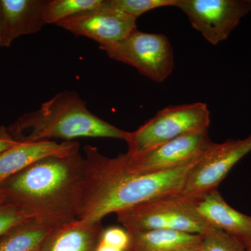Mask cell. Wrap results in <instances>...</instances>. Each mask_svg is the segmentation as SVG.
<instances>
[{
	"mask_svg": "<svg viewBox=\"0 0 251 251\" xmlns=\"http://www.w3.org/2000/svg\"><path fill=\"white\" fill-rule=\"evenodd\" d=\"M80 145L69 152L42 158L0 186L6 202L54 229L76 221L86 179Z\"/></svg>",
	"mask_w": 251,
	"mask_h": 251,
	"instance_id": "obj_1",
	"label": "cell"
},
{
	"mask_svg": "<svg viewBox=\"0 0 251 251\" xmlns=\"http://www.w3.org/2000/svg\"><path fill=\"white\" fill-rule=\"evenodd\" d=\"M83 151L87 173L77 219L88 222H101L112 213L180 194L202 156L170 171L137 174L126 170L123 153L109 158L92 145H86Z\"/></svg>",
	"mask_w": 251,
	"mask_h": 251,
	"instance_id": "obj_2",
	"label": "cell"
},
{
	"mask_svg": "<svg viewBox=\"0 0 251 251\" xmlns=\"http://www.w3.org/2000/svg\"><path fill=\"white\" fill-rule=\"evenodd\" d=\"M18 143L74 138H114L126 141L128 131L120 129L94 115L74 91H63L23 114L7 127Z\"/></svg>",
	"mask_w": 251,
	"mask_h": 251,
	"instance_id": "obj_3",
	"label": "cell"
},
{
	"mask_svg": "<svg viewBox=\"0 0 251 251\" xmlns=\"http://www.w3.org/2000/svg\"><path fill=\"white\" fill-rule=\"evenodd\" d=\"M115 214L128 232L170 229L204 234L210 228L196 211L193 200L181 193L141 203Z\"/></svg>",
	"mask_w": 251,
	"mask_h": 251,
	"instance_id": "obj_4",
	"label": "cell"
},
{
	"mask_svg": "<svg viewBox=\"0 0 251 251\" xmlns=\"http://www.w3.org/2000/svg\"><path fill=\"white\" fill-rule=\"evenodd\" d=\"M210 112L206 103L171 105L156 115L135 131L128 132L126 143L129 154H137L182 135L207 130Z\"/></svg>",
	"mask_w": 251,
	"mask_h": 251,
	"instance_id": "obj_5",
	"label": "cell"
},
{
	"mask_svg": "<svg viewBox=\"0 0 251 251\" xmlns=\"http://www.w3.org/2000/svg\"><path fill=\"white\" fill-rule=\"evenodd\" d=\"M99 48L110 58L134 67L154 82H164L174 69V51L164 34L137 29L123 40Z\"/></svg>",
	"mask_w": 251,
	"mask_h": 251,
	"instance_id": "obj_6",
	"label": "cell"
},
{
	"mask_svg": "<svg viewBox=\"0 0 251 251\" xmlns=\"http://www.w3.org/2000/svg\"><path fill=\"white\" fill-rule=\"evenodd\" d=\"M251 151V134L244 139L212 143L188 175L181 194L195 200L218 189L232 168Z\"/></svg>",
	"mask_w": 251,
	"mask_h": 251,
	"instance_id": "obj_7",
	"label": "cell"
},
{
	"mask_svg": "<svg viewBox=\"0 0 251 251\" xmlns=\"http://www.w3.org/2000/svg\"><path fill=\"white\" fill-rule=\"evenodd\" d=\"M195 29L212 45L226 40L251 11V0H179Z\"/></svg>",
	"mask_w": 251,
	"mask_h": 251,
	"instance_id": "obj_8",
	"label": "cell"
},
{
	"mask_svg": "<svg viewBox=\"0 0 251 251\" xmlns=\"http://www.w3.org/2000/svg\"><path fill=\"white\" fill-rule=\"evenodd\" d=\"M212 143L208 130L182 135L145 152L123 153L124 163L127 171L137 174L170 171L198 159Z\"/></svg>",
	"mask_w": 251,
	"mask_h": 251,
	"instance_id": "obj_9",
	"label": "cell"
},
{
	"mask_svg": "<svg viewBox=\"0 0 251 251\" xmlns=\"http://www.w3.org/2000/svg\"><path fill=\"white\" fill-rule=\"evenodd\" d=\"M136 21L130 15L111 7L108 0H105L100 7L68 18L54 25L103 46L123 40L137 30Z\"/></svg>",
	"mask_w": 251,
	"mask_h": 251,
	"instance_id": "obj_10",
	"label": "cell"
},
{
	"mask_svg": "<svg viewBox=\"0 0 251 251\" xmlns=\"http://www.w3.org/2000/svg\"><path fill=\"white\" fill-rule=\"evenodd\" d=\"M46 0H0V44L8 48L20 36L35 34L46 25Z\"/></svg>",
	"mask_w": 251,
	"mask_h": 251,
	"instance_id": "obj_11",
	"label": "cell"
},
{
	"mask_svg": "<svg viewBox=\"0 0 251 251\" xmlns=\"http://www.w3.org/2000/svg\"><path fill=\"white\" fill-rule=\"evenodd\" d=\"M200 216L210 227L229 234L244 247L251 245V216L229 205L218 189L193 200Z\"/></svg>",
	"mask_w": 251,
	"mask_h": 251,
	"instance_id": "obj_12",
	"label": "cell"
},
{
	"mask_svg": "<svg viewBox=\"0 0 251 251\" xmlns=\"http://www.w3.org/2000/svg\"><path fill=\"white\" fill-rule=\"evenodd\" d=\"M80 145L75 141L57 143L54 140L18 143L0 153V186L13 175L36 161L54 155L69 152Z\"/></svg>",
	"mask_w": 251,
	"mask_h": 251,
	"instance_id": "obj_13",
	"label": "cell"
},
{
	"mask_svg": "<svg viewBox=\"0 0 251 251\" xmlns=\"http://www.w3.org/2000/svg\"><path fill=\"white\" fill-rule=\"evenodd\" d=\"M103 231L101 222L77 219L52 229L41 251H97Z\"/></svg>",
	"mask_w": 251,
	"mask_h": 251,
	"instance_id": "obj_14",
	"label": "cell"
},
{
	"mask_svg": "<svg viewBox=\"0 0 251 251\" xmlns=\"http://www.w3.org/2000/svg\"><path fill=\"white\" fill-rule=\"evenodd\" d=\"M128 234L129 244L126 251H200L204 236L170 229Z\"/></svg>",
	"mask_w": 251,
	"mask_h": 251,
	"instance_id": "obj_15",
	"label": "cell"
},
{
	"mask_svg": "<svg viewBox=\"0 0 251 251\" xmlns=\"http://www.w3.org/2000/svg\"><path fill=\"white\" fill-rule=\"evenodd\" d=\"M51 230L35 220H27L0 238V251H41Z\"/></svg>",
	"mask_w": 251,
	"mask_h": 251,
	"instance_id": "obj_16",
	"label": "cell"
},
{
	"mask_svg": "<svg viewBox=\"0 0 251 251\" xmlns=\"http://www.w3.org/2000/svg\"><path fill=\"white\" fill-rule=\"evenodd\" d=\"M105 0H49L44 6L46 25L53 24L100 7Z\"/></svg>",
	"mask_w": 251,
	"mask_h": 251,
	"instance_id": "obj_17",
	"label": "cell"
},
{
	"mask_svg": "<svg viewBox=\"0 0 251 251\" xmlns=\"http://www.w3.org/2000/svg\"><path fill=\"white\" fill-rule=\"evenodd\" d=\"M178 1L179 0H108L111 7L130 15L135 19L151 10L166 6L176 7Z\"/></svg>",
	"mask_w": 251,
	"mask_h": 251,
	"instance_id": "obj_18",
	"label": "cell"
},
{
	"mask_svg": "<svg viewBox=\"0 0 251 251\" xmlns=\"http://www.w3.org/2000/svg\"><path fill=\"white\" fill-rule=\"evenodd\" d=\"M200 251H247L233 237L219 229L210 227L203 236Z\"/></svg>",
	"mask_w": 251,
	"mask_h": 251,
	"instance_id": "obj_19",
	"label": "cell"
},
{
	"mask_svg": "<svg viewBox=\"0 0 251 251\" xmlns=\"http://www.w3.org/2000/svg\"><path fill=\"white\" fill-rule=\"evenodd\" d=\"M29 219L14 204L6 202L0 203V238L18 225Z\"/></svg>",
	"mask_w": 251,
	"mask_h": 251,
	"instance_id": "obj_20",
	"label": "cell"
},
{
	"mask_svg": "<svg viewBox=\"0 0 251 251\" xmlns=\"http://www.w3.org/2000/svg\"><path fill=\"white\" fill-rule=\"evenodd\" d=\"M129 234L125 229L111 227L104 229L100 242L126 251L129 244Z\"/></svg>",
	"mask_w": 251,
	"mask_h": 251,
	"instance_id": "obj_21",
	"label": "cell"
},
{
	"mask_svg": "<svg viewBox=\"0 0 251 251\" xmlns=\"http://www.w3.org/2000/svg\"><path fill=\"white\" fill-rule=\"evenodd\" d=\"M18 143L10 134L7 127L0 125V153L4 152Z\"/></svg>",
	"mask_w": 251,
	"mask_h": 251,
	"instance_id": "obj_22",
	"label": "cell"
},
{
	"mask_svg": "<svg viewBox=\"0 0 251 251\" xmlns=\"http://www.w3.org/2000/svg\"><path fill=\"white\" fill-rule=\"evenodd\" d=\"M97 251H122L121 249H117V248L111 247L108 244H104V243L100 242L99 244Z\"/></svg>",
	"mask_w": 251,
	"mask_h": 251,
	"instance_id": "obj_23",
	"label": "cell"
},
{
	"mask_svg": "<svg viewBox=\"0 0 251 251\" xmlns=\"http://www.w3.org/2000/svg\"><path fill=\"white\" fill-rule=\"evenodd\" d=\"M5 202H6V198H5L4 195V193H3L2 191L0 189V203Z\"/></svg>",
	"mask_w": 251,
	"mask_h": 251,
	"instance_id": "obj_24",
	"label": "cell"
},
{
	"mask_svg": "<svg viewBox=\"0 0 251 251\" xmlns=\"http://www.w3.org/2000/svg\"><path fill=\"white\" fill-rule=\"evenodd\" d=\"M247 251H251V245L250 246V247L248 248Z\"/></svg>",
	"mask_w": 251,
	"mask_h": 251,
	"instance_id": "obj_25",
	"label": "cell"
},
{
	"mask_svg": "<svg viewBox=\"0 0 251 251\" xmlns=\"http://www.w3.org/2000/svg\"><path fill=\"white\" fill-rule=\"evenodd\" d=\"M0 48H1V44H0Z\"/></svg>",
	"mask_w": 251,
	"mask_h": 251,
	"instance_id": "obj_26",
	"label": "cell"
}]
</instances>
